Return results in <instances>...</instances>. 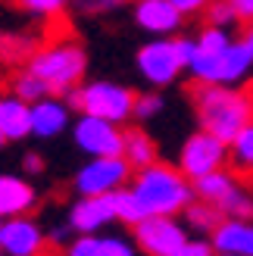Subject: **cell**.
<instances>
[{
    "label": "cell",
    "instance_id": "1",
    "mask_svg": "<svg viewBox=\"0 0 253 256\" xmlns=\"http://www.w3.org/2000/svg\"><path fill=\"white\" fill-rule=\"evenodd\" d=\"M197 54L188 66L194 84H247L253 75V47L228 28L204 25L197 34Z\"/></svg>",
    "mask_w": 253,
    "mask_h": 256
},
{
    "label": "cell",
    "instance_id": "2",
    "mask_svg": "<svg viewBox=\"0 0 253 256\" xmlns=\"http://www.w3.org/2000/svg\"><path fill=\"white\" fill-rule=\"evenodd\" d=\"M191 104L197 128L232 144L241 128L253 122V88L250 84H191Z\"/></svg>",
    "mask_w": 253,
    "mask_h": 256
},
{
    "label": "cell",
    "instance_id": "3",
    "mask_svg": "<svg viewBox=\"0 0 253 256\" xmlns=\"http://www.w3.org/2000/svg\"><path fill=\"white\" fill-rule=\"evenodd\" d=\"M128 188L134 190V197L147 216H182L188 210V203L197 200L194 182L178 166L162 162V160L138 169L132 175Z\"/></svg>",
    "mask_w": 253,
    "mask_h": 256
},
{
    "label": "cell",
    "instance_id": "4",
    "mask_svg": "<svg viewBox=\"0 0 253 256\" xmlns=\"http://www.w3.org/2000/svg\"><path fill=\"white\" fill-rule=\"evenodd\" d=\"M25 66L47 82L54 97H66L69 91H75V88L84 82L88 54L78 41L62 38V41H50L44 47H38L34 56L25 62Z\"/></svg>",
    "mask_w": 253,
    "mask_h": 256
},
{
    "label": "cell",
    "instance_id": "5",
    "mask_svg": "<svg viewBox=\"0 0 253 256\" xmlns=\"http://www.w3.org/2000/svg\"><path fill=\"white\" fill-rule=\"evenodd\" d=\"M62 100H66L75 112L97 116V119H110L116 125H128L134 119L138 91H132L128 84H119V82L97 78V82H82L75 91H69Z\"/></svg>",
    "mask_w": 253,
    "mask_h": 256
},
{
    "label": "cell",
    "instance_id": "6",
    "mask_svg": "<svg viewBox=\"0 0 253 256\" xmlns=\"http://www.w3.org/2000/svg\"><path fill=\"white\" fill-rule=\"evenodd\" d=\"M134 66H138V75L156 91L172 88L182 78V72H188L178 50H175V38H150L147 44L138 47Z\"/></svg>",
    "mask_w": 253,
    "mask_h": 256
},
{
    "label": "cell",
    "instance_id": "7",
    "mask_svg": "<svg viewBox=\"0 0 253 256\" xmlns=\"http://www.w3.org/2000/svg\"><path fill=\"white\" fill-rule=\"evenodd\" d=\"M134 169L125 156H91L78 172H75V194L78 197H100V194H116L119 188L132 182Z\"/></svg>",
    "mask_w": 253,
    "mask_h": 256
},
{
    "label": "cell",
    "instance_id": "8",
    "mask_svg": "<svg viewBox=\"0 0 253 256\" xmlns=\"http://www.w3.org/2000/svg\"><path fill=\"white\" fill-rule=\"evenodd\" d=\"M175 166H178L191 182H194V178H204V175L228 166V144H225L222 138L204 132V128H197V132H191L182 140L178 162H175Z\"/></svg>",
    "mask_w": 253,
    "mask_h": 256
},
{
    "label": "cell",
    "instance_id": "9",
    "mask_svg": "<svg viewBox=\"0 0 253 256\" xmlns=\"http://www.w3.org/2000/svg\"><path fill=\"white\" fill-rule=\"evenodd\" d=\"M132 238L141 256H172L191 238V232L178 216H147L132 228Z\"/></svg>",
    "mask_w": 253,
    "mask_h": 256
},
{
    "label": "cell",
    "instance_id": "10",
    "mask_svg": "<svg viewBox=\"0 0 253 256\" xmlns=\"http://www.w3.org/2000/svg\"><path fill=\"white\" fill-rule=\"evenodd\" d=\"M72 140L88 156H122L125 125L78 112V119L72 122Z\"/></svg>",
    "mask_w": 253,
    "mask_h": 256
},
{
    "label": "cell",
    "instance_id": "11",
    "mask_svg": "<svg viewBox=\"0 0 253 256\" xmlns=\"http://www.w3.org/2000/svg\"><path fill=\"white\" fill-rule=\"evenodd\" d=\"M132 16L150 38H175L184 28V16L172 0H132Z\"/></svg>",
    "mask_w": 253,
    "mask_h": 256
},
{
    "label": "cell",
    "instance_id": "12",
    "mask_svg": "<svg viewBox=\"0 0 253 256\" xmlns=\"http://www.w3.org/2000/svg\"><path fill=\"white\" fill-rule=\"evenodd\" d=\"M0 250H4V256H41L47 250L44 228L32 216L4 219V225H0Z\"/></svg>",
    "mask_w": 253,
    "mask_h": 256
},
{
    "label": "cell",
    "instance_id": "13",
    "mask_svg": "<svg viewBox=\"0 0 253 256\" xmlns=\"http://www.w3.org/2000/svg\"><path fill=\"white\" fill-rule=\"evenodd\" d=\"M75 234H100L106 225L119 222L116 219V203L112 194H100V197H78L69 206V219Z\"/></svg>",
    "mask_w": 253,
    "mask_h": 256
},
{
    "label": "cell",
    "instance_id": "14",
    "mask_svg": "<svg viewBox=\"0 0 253 256\" xmlns=\"http://www.w3.org/2000/svg\"><path fill=\"white\" fill-rule=\"evenodd\" d=\"M62 256H141L134 238H122V234H75L66 247Z\"/></svg>",
    "mask_w": 253,
    "mask_h": 256
},
{
    "label": "cell",
    "instance_id": "15",
    "mask_svg": "<svg viewBox=\"0 0 253 256\" xmlns=\"http://www.w3.org/2000/svg\"><path fill=\"white\" fill-rule=\"evenodd\" d=\"M69 104L62 97H44L38 100V104H32V134L34 138H56L69 128Z\"/></svg>",
    "mask_w": 253,
    "mask_h": 256
},
{
    "label": "cell",
    "instance_id": "16",
    "mask_svg": "<svg viewBox=\"0 0 253 256\" xmlns=\"http://www.w3.org/2000/svg\"><path fill=\"white\" fill-rule=\"evenodd\" d=\"M216 253L228 256H253V219H222L210 234Z\"/></svg>",
    "mask_w": 253,
    "mask_h": 256
},
{
    "label": "cell",
    "instance_id": "17",
    "mask_svg": "<svg viewBox=\"0 0 253 256\" xmlns=\"http://www.w3.org/2000/svg\"><path fill=\"white\" fill-rule=\"evenodd\" d=\"M38 206V190L19 175H0V219L28 216Z\"/></svg>",
    "mask_w": 253,
    "mask_h": 256
},
{
    "label": "cell",
    "instance_id": "18",
    "mask_svg": "<svg viewBox=\"0 0 253 256\" xmlns=\"http://www.w3.org/2000/svg\"><path fill=\"white\" fill-rule=\"evenodd\" d=\"M0 132L10 140H22L32 134V104L16 94H0Z\"/></svg>",
    "mask_w": 253,
    "mask_h": 256
},
{
    "label": "cell",
    "instance_id": "19",
    "mask_svg": "<svg viewBox=\"0 0 253 256\" xmlns=\"http://www.w3.org/2000/svg\"><path fill=\"white\" fill-rule=\"evenodd\" d=\"M122 156L128 160V166L138 172V169H144V166L160 160V144L150 138V132H144V128H138V125H128V128H125Z\"/></svg>",
    "mask_w": 253,
    "mask_h": 256
},
{
    "label": "cell",
    "instance_id": "20",
    "mask_svg": "<svg viewBox=\"0 0 253 256\" xmlns=\"http://www.w3.org/2000/svg\"><path fill=\"white\" fill-rule=\"evenodd\" d=\"M241 182V175H238L232 166H225V169H216V172H210L204 178H194V194L200 200H206V203H219L225 200V194Z\"/></svg>",
    "mask_w": 253,
    "mask_h": 256
},
{
    "label": "cell",
    "instance_id": "21",
    "mask_svg": "<svg viewBox=\"0 0 253 256\" xmlns=\"http://www.w3.org/2000/svg\"><path fill=\"white\" fill-rule=\"evenodd\" d=\"M182 219H184V225H188V232L210 238V234L219 228V222L225 219V216H222V210L216 206V203H206V200L197 197L194 203H188V210L182 212Z\"/></svg>",
    "mask_w": 253,
    "mask_h": 256
},
{
    "label": "cell",
    "instance_id": "22",
    "mask_svg": "<svg viewBox=\"0 0 253 256\" xmlns=\"http://www.w3.org/2000/svg\"><path fill=\"white\" fill-rule=\"evenodd\" d=\"M228 166L244 182H253V122L241 128L238 138L228 144Z\"/></svg>",
    "mask_w": 253,
    "mask_h": 256
},
{
    "label": "cell",
    "instance_id": "23",
    "mask_svg": "<svg viewBox=\"0 0 253 256\" xmlns=\"http://www.w3.org/2000/svg\"><path fill=\"white\" fill-rule=\"evenodd\" d=\"M219 210H222L225 219H253V188H250V182L241 178V182L225 194Z\"/></svg>",
    "mask_w": 253,
    "mask_h": 256
},
{
    "label": "cell",
    "instance_id": "24",
    "mask_svg": "<svg viewBox=\"0 0 253 256\" xmlns=\"http://www.w3.org/2000/svg\"><path fill=\"white\" fill-rule=\"evenodd\" d=\"M10 94L22 97L25 104H38V100L50 97V88H47V82L41 78V75H34L28 66H22L16 75H12V82H10Z\"/></svg>",
    "mask_w": 253,
    "mask_h": 256
},
{
    "label": "cell",
    "instance_id": "25",
    "mask_svg": "<svg viewBox=\"0 0 253 256\" xmlns=\"http://www.w3.org/2000/svg\"><path fill=\"white\" fill-rule=\"evenodd\" d=\"M112 203H116V219H119L125 228H134L141 219H147V212L141 210V203H138L134 190H132L128 184L119 188L116 194H112Z\"/></svg>",
    "mask_w": 253,
    "mask_h": 256
},
{
    "label": "cell",
    "instance_id": "26",
    "mask_svg": "<svg viewBox=\"0 0 253 256\" xmlns=\"http://www.w3.org/2000/svg\"><path fill=\"white\" fill-rule=\"evenodd\" d=\"M200 19H204V25H216V28H228V32L241 25V19H238L232 0H212Z\"/></svg>",
    "mask_w": 253,
    "mask_h": 256
},
{
    "label": "cell",
    "instance_id": "27",
    "mask_svg": "<svg viewBox=\"0 0 253 256\" xmlns=\"http://www.w3.org/2000/svg\"><path fill=\"white\" fill-rule=\"evenodd\" d=\"M34 50H38V44L28 41V38H19V34H6L4 41H0V56L6 62H22L25 66V62L34 56Z\"/></svg>",
    "mask_w": 253,
    "mask_h": 256
},
{
    "label": "cell",
    "instance_id": "28",
    "mask_svg": "<svg viewBox=\"0 0 253 256\" xmlns=\"http://www.w3.org/2000/svg\"><path fill=\"white\" fill-rule=\"evenodd\" d=\"M162 110H166V97H162L156 88L141 91L134 100V122H150V119H156Z\"/></svg>",
    "mask_w": 253,
    "mask_h": 256
},
{
    "label": "cell",
    "instance_id": "29",
    "mask_svg": "<svg viewBox=\"0 0 253 256\" xmlns=\"http://www.w3.org/2000/svg\"><path fill=\"white\" fill-rule=\"evenodd\" d=\"M69 4L72 0H16V6H22L32 16H44V19H54L60 12H66Z\"/></svg>",
    "mask_w": 253,
    "mask_h": 256
},
{
    "label": "cell",
    "instance_id": "30",
    "mask_svg": "<svg viewBox=\"0 0 253 256\" xmlns=\"http://www.w3.org/2000/svg\"><path fill=\"white\" fill-rule=\"evenodd\" d=\"M172 256H216V247H212L210 238H204V234H191Z\"/></svg>",
    "mask_w": 253,
    "mask_h": 256
},
{
    "label": "cell",
    "instance_id": "31",
    "mask_svg": "<svg viewBox=\"0 0 253 256\" xmlns=\"http://www.w3.org/2000/svg\"><path fill=\"white\" fill-rule=\"evenodd\" d=\"M132 0H72V6L78 12H88V16H100V12H112Z\"/></svg>",
    "mask_w": 253,
    "mask_h": 256
},
{
    "label": "cell",
    "instance_id": "32",
    "mask_svg": "<svg viewBox=\"0 0 253 256\" xmlns=\"http://www.w3.org/2000/svg\"><path fill=\"white\" fill-rule=\"evenodd\" d=\"M172 4L178 6V12H182L184 19H191V16H204L212 0H172Z\"/></svg>",
    "mask_w": 253,
    "mask_h": 256
},
{
    "label": "cell",
    "instance_id": "33",
    "mask_svg": "<svg viewBox=\"0 0 253 256\" xmlns=\"http://www.w3.org/2000/svg\"><path fill=\"white\" fill-rule=\"evenodd\" d=\"M232 4H234V12H238V19H241L244 28L253 25V0H232Z\"/></svg>",
    "mask_w": 253,
    "mask_h": 256
},
{
    "label": "cell",
    "instance_id": "34",
    "mask_svg": "<svg viewBox=\"0 0 253 256\" xmlns=\"http://www.w3.org/2000/svg\"><path fill=\"white\" fill-rule=\"evenodd\" d=\"M22 172L25 175H41L44 172V160L38 156V153H28V156L22 160Z\"/></svg>",
    "mask_w": 253,
    "mask_h": 256
},
{
    "label": "cell",
    "instance_id": "35",
    "mask_svg": "<svg viewBox=\"0 0 253 256\" xmlns=\"http://www.w3.org/2000/svg\"><path fill=\"white\" fill-rule=\"evenodd\" d=\"M244 38H247V44L253 47V25H247V32H244Z\"/></svg>",
    "mask_w": 253,
    "mask_h": 256
},
{
    "label": "cell",
    "instance_id": "36",
    "mask_svg": "<svg viewBox=\"0 0 253 256\" xmlns=\"http://www.w3.org/2000/svg\"><path fill=\"white\" fill-rule=\"evenodd\" d=\"M4 144H10V138H6L4 132H0V147H4Z\"/></svg>",
    "mask_w": 253,
    "mask_h": 256
},
{
    "label": "cell",
    "instance_id": "37",
    "mask_svg": "<svg viewBox=\"0 0 253 256\" xmlns=\"http://www.w3.org/2000/svg\"><path fill=\"white\" fill-rule=\"evenodd\" d=\"M0 225H4V219H0ZM0 256H4V250H0Z\"/></svg>",
    "mask_w": 253,
    "mask_h": 256
},
{
    "label": "cell",
    "instance_id": "38",
    "mask_svg": "<svg viewBox=\"0 0 253 256\" xmlns=\"http://www.w3.org/2000/svg\"><path fill=\"white\" fill-rule=\"evenodd\" d=\"M216 256H228V253H216Z\"/></svg>",
    "mask_w": 253,
    "mask_h": 256
},
{
    "label": "cell",
    "instance_id": "39",
    "mask_svg": "<svg viewBox=\"0 0 253 256\" xmlns=\"http://www.w3.org/2000/svg\"><path fill=\"white\" fill-rule=\"evenodd\" d=\"M0 41H4V34H0Z\"/></svg>",
    "mask_w": 253,
    "mask_h": 256
}]
</instances>
